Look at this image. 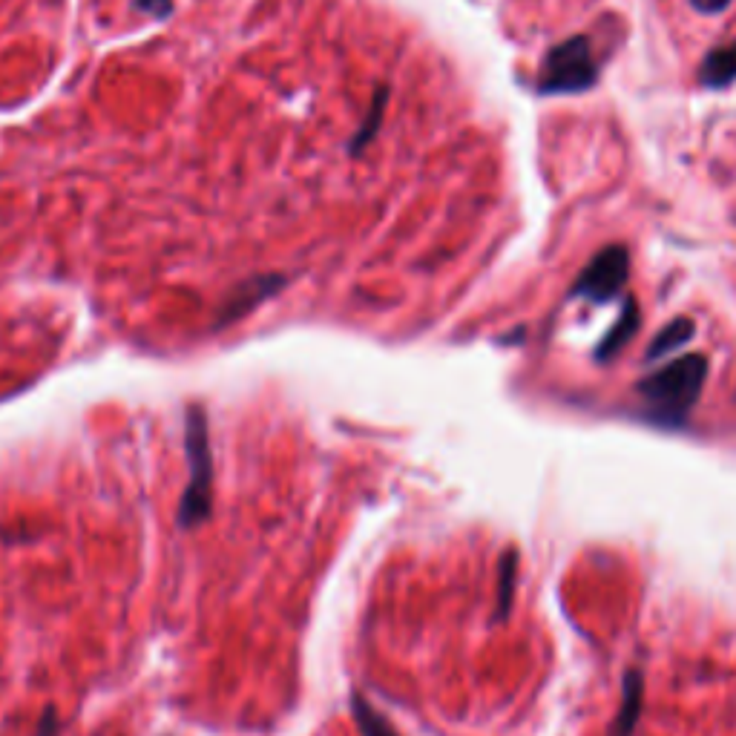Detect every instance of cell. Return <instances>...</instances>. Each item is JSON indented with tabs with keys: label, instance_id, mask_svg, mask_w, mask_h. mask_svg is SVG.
<instances>
[{
	"label": "cell",
	"instance_id": "obj_1",
	"mask_svg": "<svg viewBox=\"0 0 736 736\" xmlns=\"http://www.w3.org/2000/svg\"><path fill=\"white\" fill-rule=\"evenodd\" d=\"M705 377H708L705 354L676 357L673 363L644 377L639 383V394H642L647 417L662 426H682L705 389Z\"/></svg>",
	"mask_w": 736,
	"mask_h": 736
},
{
	"label": "cell",
	"instance_id": "obj_2",
	"mask_svg": "<svg viewBox=\"0 0 736 736\" xmlns=\"http://www.w3.org/2000/svg\"><path fill=\"white\" fill-rule=\"evenodd\" d=\"M184 455H187V486L179 501V527L196 529L213 512V452L207 414L199 403H190L184 412Z\"/></svg>",
	"mask_w": 736,
	"mask_h": 736
},
{
	"label": "cell",
	"instance_id": "obj_3",
	"mask_svg": "<svg viewBox=\"0 0 736 736\" xmlns=\"http://www.w3.org/2000/svg\"><path fill=\"white\" fill-rule=\"evenodd\" d=\"M598 84V64L587 35H573L552 46L541 64V95H578Z\"/></svg>",
	"mask_w": 736,
	"mask_h": 736
},
{
	"label": "cell",
	"instance_id": "obj_4",
	"mask_svg": "<svg viewBox=\"0 0 736 736\" xmlns=\"http://www.w3.org/2000/svg\"><path fill=\"white\" fill-rule=\"evenodd\" d=\"M630 276V253L624 245H607L590 259V265L575 279L573 297L587 302H613L624 291Z\"/></svg>",
	"mask_w": 736,
	"mask_h": 736
},
{
	"label": "cell",
	"instance_id": "obj_5",
	"mask_svg": "<svg viewBox=\"0 0 736 736\" xmlns=\"http://www.w3.org/2000/svg\"><path fill=\"white\" fill-rule=\"evenodd\" d=\"M736 81V41L711 49L699 64V84L708 90H728Z\"/></svg>",
	"mask_w": 736,
	"mask_h": 736
},
{
	"label": "cell",
	"instance_id": "obj_6",
	"mask_svg": "<svg viewBox=\"0 0 736 736\" xmlns=\"http://www.w3.org/2000/svg\"><path fill=\"white\" fill-rule=\"evenodd\" d=\"M642 699H644V682L639 670H630L624 679V690H621V711L613 722V736H630L636 728L639 716H642Z\"/></svg>",
	"mask_w": 736,
	"mask_h": 736
},
{
	"label": "cell",
	"instance_id": "obj_7",
	"mask_svg": "<svg viewBox=\"0 0 736 736\" xmlns=\"http://www.w3.org/2000/svg\"><path fill=\"white\" fill-rule=\"evenodd\" d=\"M279 285H282V279L274 276V279H259L256 285H245V288H239L233 297L228 299V305H225V314H222V325H228L230 320H236V317H242V314H248L256 302H262L265 297H271L274 291H279Z\"/></svg>",
	"mask_w": 736,
	"mask_h": 736
},
{
	"label": "cell",
	"instance_id": "obj_8",
	"mask_svg": "<svg viewBox=\"0 0 736 736\" xmlns=\"http://www.w3.org/2000/svg\"><path fill=\"white\" fill-rule=\"evenodd\" d=\"M351 716L360 728V736H400L389 719L368 702L363 693H351Z\"/></svg>",
	"mask_w": 736,
	"mask_h": 736
},
{
	"label": "cell",
	"instance_id": "obj_9",
	"mask_svg": "<svg viewBox=\"0 0 736 736\" xmlns=\"http://www.w3.org/2000/svg\"><path fill=\"white\" fill-rule=\"evenodd\" d=\"M696 325L688 317H676L673 322H667L665 328L653 337V343L647 348V360H659V357H667L673 354L679 345H685L693 337Z\"/></svg>",
	"mask_w": 736,
	"mask_h": 736
},
{
	"label": "cell",
	"instance_id": "obj_10",
	"mask_svg": "<svg viewBox=\"0 0 736 736\" xmlns=\"http://www.w3.org/2000/svg\"><path fill=\"white\" fill-rule=\"evenodd\" d=\"M639 328V311H636V302L633 299H627L624 302V314H621V320L610 328V334L604 337V343L598 345V357L601 360H610L616 351H619L621 345L630 340V334Z\"/></svg>",
	"mask_w": 736,
	"mask_h": 736
},
{
	"label": "cell",
	"instance_id": "obj_11",
	"mask_svg": "<svg viewBox=\"0 0 736 736\" xmlns=\"http://www.w3.org/2000/svg\"><path fill=\"white\" fill-rule=\"evenodd\" d=\"M515 573H518V555H515V550H509L501 558V575H498V619H504L509 607H512Z\"/></svg>",
	"mask_w": 736,
	"mask_h": 736
},
{
	"label": "cell",
	"instance_id": "obj_12",
	"mask_svg": "<svg viewBox=\"0 0 736 736\" xmlns=\"http://www.w3.org/2000/svg\"><path fill=\"white\" fill-rule=\"evenodd\" d=\"M688 3L699 12V15H719V12H725L734 0H688Z\"/></svg>",
	"mask_w": 736,
	"mask_h": 736
},
{
	"label": "cell",
	"instance_id": "obj_13",
	"mask_svg": "<svg viewBox=\"0 0 736 736\" xmlns=\"http://www.w3.org/2000/svg\"><path fill=\"white\" fill-rule=\"evenodd\" d=\"M58 734V716H55V708H46L41 722H38V734L35 736H55Z\"/></svg>",
	"mask_w": 736,
	"mask_h": 736
}]
</instances>
